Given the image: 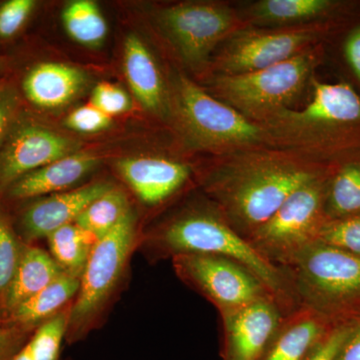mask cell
I'll return each mask as SVG.
<instances>
[{
    "label": "cell",
    "instance_id": "obj_1",
    "mask_svg": "<svg viewBox=\"0 0 360 360\" xmlns=\"http://www.w3.org/2000/svg\"><path fill=\"white\" fill-rule=\"evenodd\" d=\"M324 174L290 151L252 148L224 158L205 175L203 187L225 221L246 239L295 189Z\"/></svg>",
    "mask_w": 360,
    "mask_h": 360
},
{
    "label": "cell",
    "instance_id": "obj_2",
    "mask_svg": "<svg viewBox=\"0 0 360 360\" xmlns=\"http://www.w3.org/2000/svg\"><path fill=\"white\" fill-rule=\"evenodd\" d=\"M149 246L167 257L213 255L231 258L257 277L284 316L300 307L283 270L264 259L215 207L175 217L153 234Z\"/></svg>",
    "mask_w": 360,
    "mask_h": 360
},
{
    "label": "cell",
    "instance_id": "obj_3",
    "mask_svg": "<svg viewBox=\"0 0 360 360\" xmlns=\"http://www.w3.org/2000/svg\"><path fill=\"white\" fill-rule=\"evenodd\" d=\"M297 305L330 328L360 321V257L317 241L283 269Z\"/></svg>",
    "mask_w": 360,
    "mask_h": 360
},
{
    "label": "cell",
    "instance_id": "obj_4",
    "mask_svg": "<svg viewBox=\"0 0 360 360\" xmlns=\"http://www.w3.org/2000/svg\"><path fill=\"white\" fill-rule=\"evenodd\" d=\"M172 108L194 148L225 155L270 146L265 130L184 75L175 79Z\"/></svg>",
    "mask_w": 360,
    "mask_h": 360
},
{
    "label": "cell",
    "instance_id": "obj_5",
    "mask_svg": "<svg viewBox=\"0 0 360 360\" xmlns=\"http://www.w3.org/2000/svg\"><path fill=\"white\" fill-rule=\"evenodd\" d=\"M311 101L302 110L285 108L259 123L270 146L304 158L315 153L336 132L360 123V96L349 84L314 79Z\"/></svg>",
    "mask_w": 360,
    "mask_h": 360
},
{
    "label": "cell",
    "instance_id": "obj_6",
    "mask_svg": "<svg viewBox=\"0 0 360 360\" xmlns=\"http://www.w3.org/2000/svg\"><path fill=\"white\" fill-rule=\"evenodd\" d=\"M312 47L276 65L240 75H217L212 89L214 97L251 122L269 120L302 94L316 65Z\"/></svg>",
    "mask_w": 360,
    "mask_h": 360
},
{
    "label": "cell",
    "instance_id": "obj_7",
    "mask_svg": "<svg viewBox=\"0 0 360 360\" xmlns=\"http://www.w3.org/2000/svg\"><path fill=\"white\" fill-rule=\"evenodd\" d=\"M326 174L295 189L276 212L246 238L264 259L278 269L319 241L328 221L326 212Z\"/></svg>",
    "mask_w": 360,
    "mask_h": 360
},
{
    "label": "cell",
    "instance_id": "obj_8",
    "mask_svg": "<svg viewBox=\"0 0 360 360\" xmlns=\"http://www.w3.org/2000/svg\"><path fill=\"white\" fill-rule=\"evenodd\" d=\"M136 239L137 219L131 210L112 231L97 240L70 309L66 335L70 342L87 333L103 311L124 274Z\"/></svg>",
    "mask_w": 360,
    "mask_h": 360
},
{
    "label": "cell",
    "instance_id": "obj_9",
    "mask_svg": "<svg viewBox=\"0 0 360 360\" xmlns=\"http://www.w3.org/2000/svg\"><path fill=\"white\" fill-rule=\"evenodd\" d=\"M161 30L182 59L193 68L205 65L217 45L246 23L231 7L215 2H186L158 13Z\"/></svg>",
    "mask_w": 360,
    "mask_h": 360
},
{
    "label": "cell",
    "instance_id": "obj_10",
    "mask_svg": "<svg viewBox=\"0 0 360 360\" xmlns=\"http://www.w3.org/2000/svg\"><path fill=\"white\" fill-rule=\"evenodd\" d=\"M319 35L314 23L270 30L245 26L225 40L217 70L224 75L264 70L307 51Z\"/></svg>",
    "mask_w": 360,
    "mask_h": 360
},
{
    "label": "cell",
    "instance_id": "obj_11",
    "mask_svg": "<svg viewBox=\"0 0 360 360\" xmlns=\"http://www.w3.org/2000/svg\"><path fill=\"white\" fill-rule=\"evenodd\" d=\"M172 258L179 278L205 296L221 316L270 297L257 277L231 258L213 255H179Z\"/></svg>",
    "mask_w": 360,
    "mask_h": 360
},
{
    "label": "cell",
    "instance_id": "obj_12",
    "mask_svg": "<svg viewBox=\"0 0 360 360\" xmlns=\"http://www.w3.org/2000/svg\"><path fill=\"white\" fill-rule=\"evenodd\" d=\"M77 142L53 131L23 110L0 146V196L20 177L77 153Z\"/></svg>",
    "mask_w": 360,
    "mask_h": 360
},
{
    "label": "cell",
    "instance_id": "obj_13",
    "mask_svg": "<svg viewBox=\"0 0 360 360\" xmlns=\"http://www.w3.org/2000/svg\"><path fill=\"white\" fill-rule=\"evenodd\" d=\"M13 79L23 108L27 105L40 111L58 110L72 103L89 82V77L80 68L45 60L22 66L18 78Z\"/></svg>",
    "mask_w": 360,
    "mask_h": 360
},
{
    "label": "cell",
    "instance_id": "obj_14",
    "mask_svg": "<svg viewBox=\"0 0 360 360\" xmlns=\"http://www.w3.org/2000/svg\"><path fill=\"white\" fill-rule=\"evenodd\" d=\"M112 187L110 182L97 181L35 200L18 217V236L26 243L49 238L60 227L75 222L92 201Z\"/></svg>",
    "mask_w": 360,
    "mask_h": 360
},
{
    "label": "cell",
    "instance_id": "obj_15",
    "mask_svg": "<svg viewBox=\"0 0 360 360\" xmlns=\"http://www.w3.org/2000/svg\"><path fill=\"white\" fill-rule=\"evenodd\" d=\"M284 317L270 297L224 315L226 360H262Z\"/></svg>",
    "mask_w": 360,
    "mask_h": 360
},
{
    "label": "cell",
    "instance_id": "obj_16",
    "mask_svg": "<svg viewBox=\"0 0 360 360\" xmlns=\"http://www.w3.org/2000/svg\"><path fill=\"white\" fill-rule=\"evenodd\" d=\"M116 167L137 198L149 206L172 198L191 175L186 163L153 156L122 158L116 162Z\"/></svg>",
    "mask_w": 360,
    "mask_h": 360
},
{
    "label": "cell",
    "instance_id": "obj_17",
    "mask_svg": "<svg viewBox=\"0 0 360 360\" xmlns=\"http://www.w3.org/2000/svg\"><path fill=\"white\" fill-rule=\"evenodd\" d=\"M99 163L101 158L91 153H71L20 177L7 189L4 198L21 201L63 193L77 186Z\"/></svg>",
    "mask_w": 360,
    "mask_h": 360
},
{
    "label": "cell",
    "instance_id": "obj_18",
    "mask_svg": "<svg viewBox=\"0 0 360 360\" xmlns=\"http://www.w3.org/2000/svg\"><path fill=\"white\" fill-rule=\"evenodd\" d=\"M123 70L139 103L150 112L163 115L169 108L165 82L155 58L136 34L125 39Z\"/></svg>",
    "mask_w": 360,
    "mask_h": 360
},
{
    "label": "cell",
    "instance_id": "obj_19",
    "mask_svg": "<svg viewBox=\"0 0 360 360\" xmlns=\"http://www.w3.org/2000/svg\"><path fill=\"white\" fill-rule=\"evenodd\" d=\"M330 328L314 312L298 307L284 317L262 360H304Z\"/></svg>",
    "mask_w": 360,
    "mask_h": 360
},
{
    "label": "cell",
    "instance_id": "obj_20",
    "mask_svg": "<svg viewBox=\"0 0 360 360\" xmlns=\"http://www.w3.org/2000/svg\"><path fill=\"white\" fill-rule=\"evenodd\" d=\"M65 274L51 255L41 248L25 246L8 288L1 298L11 314Z\"/></svg>",
    "mask_w": 360,
    "mask_h": 360
},
{
    "label": "cell",
    "instance_id": "obj_21",
    "mask_svg": "<svg viewBox=\"0 0 360 360\" xmlns=\"http://www.w3.org/2000/svg\"><path fill=\"white\" fill-rule=\"evenodd\" d=\"M333 7L328 0H260L246 11L248 22L290 27L309 25Z\"/></svg>",
    "mask_w": 360,
    "mask_h": 360
},
{
    "label": "cell",
    "instance_id": "obj_22",
    "mask_svg": "<svg viewBox=\"0 0 360 360\" xmlns=\"http://www.w3.org/2000/svg\"><path fill=\"white\" fill-rule=\"evenodd\" d=\"M79 288L80 278L65 272L44 290L13 310V321L22 326H40L63 311V307L77 297Z\"/></svg>",
    "mask_w": 360,
    "mask_h": 360
},
{
    "label": "cell",
    "instance_id": "obj_23",
    "mask_svg": "<svg viewBox=\"0 0 360 360\" xmlns=\"http://www.w3.org/2000/svg\"><path fill=\"white\" fill-rule=\"evenodd\" d=\"M51 257L65 274L82 278L97 239L77 224H70L47 238Z\"/></svg>",
    "mask_w": 360,
    "mask_h": 360
},
{
    "label": "cell",
    "instance_id": "obj_24",
    "mask_svg": "<svg viewBox=\"0 0 360 360\" xmlns=\"http://www.w3.org/2000/svg\"><path fill=\"white\" fill-rule=\"evenodd\" d=\"M61 20L70 39L84 46L96 49L108 37V22L91 0L70 1L63 9Z\"/></svg>",
    "mask_w": 360,
    "mask_h": 360
},
{
    "label": "cell",
    "instance_id": "obj_25",
    "mask_svg": "<svg viewBox=\"0 0 360 360\" xmlns=\"http://www.w3.org/2000/svg\"><path fill=\"white\" fill-rule=\"evenodd\" d=\"M326 212L328 220L360 214V162L343 165L328 179Z\"/></svg>",
    "mask_w": 360,
    "mask_h": 360
},
{
    "label": "cell",
    "instance_id": "obj_26",
    "mask_svg": "<svg viewBox=\"0 0 360 360\" xmlns=\"http://www.w3.org/2000/svg\"><path fill=\"white\" fill-rule=\"evenodd\" d=\"M130 210L131 207L127 193L113 186L108 193L92 201L75 224L99 239L112 231Z\"/></svg>",
    "mask_w": 360,
    "mask_h": 360
},
{
    "label": "cell",
    "instance_id": "obj_27",
    "mask_svg": "<svg viewBox=\"0 0 360 360\" xmlns=\"http://www.w3.org/2000/svg\"><path fill=\"white\" fill-rule=\"evenodd\" d=\"M70 310H63L37 328L27 347L33 360H58L63 338L68 335Z\"/></svg>",
    "mask_w": 360,
    "mask_h": 360
},
{
    "label": "cell",
    "instance_id": "obj_28",
    "mask_svg": "<svg viewBox=\"0 0 360 360\" xmlns=\"http://www.w3.org/2000/svg\"><path fill=\"white\" fill-rule=\"evenodd\" d=\"M25 246L0 205V298L8 288Z\"/></svg>",
    "mask_w": 360,
    "mask_h": 360
},
{
    "label": "cell",
    "instance_id": "obj_29",
    "mask_svg": "<svg viewBox=\"0 0 360 360\" xmlns=\"http://www.w3.org/2000/svg\"><path fill=\"white\" fill-rule=\"evenodd\" d=\"M35 0L0 2V44H11L22 34L37 11Z\"/></svg>",
    "mask_w": 360,
    "mask_h": 360
},
{
    "label": "cell",
    "instance_id": "obj_30",
    "mask_svg": "<svg viewBox=\"0 0 360 360\" xmlns=\"http://www.w3.org/2000/svg\"><path fill=\"white\" fill-rule=\"evenodd\" d=\"M319 241L360 257V214L328 220L322 229Z\"/></svg>",
    "mask_w": 360,
    "mask_h": 360
},
{
    "label": "cell",
    "instance_id": "obj_31",
    "mask_svg": "<svg viewBox=\"0 0 360 360\" xmlns=\"http://www.w3.org/2000/svg\"><path fill=\"white\" fill-rule=\"evenodd\" d=\"M22 111V101L11 75L0 78V146Z\"/></svg>",
    "mask_w": 360,
    "mask_h": 360
},
{
    "label": "cell",
    "instance_id": "obj_32",
    "mask_svg": "<svg viewBox=\"0 0 360 360\" xmlns=\"http://www.w3.org/2000/svg\"><path fill=\"white\" fill-rule=\"evenodd\" d=\"M112 120L94 104H84L66 116L65 125L78 134H92L103 131L110 127Z\"/></svg>",
    "mask_w": 360,
    "mask_h": 360
},
{
    "label": "cell",
    "instance_id": "obj_33",
    "mask_svg": "<svg viewBox=\"0 0 360 360\" xmlns=\"http://www.w3.org/2000/svg\"><path fill=\"white\" fill-rule=\"evenodd\" d=\"M90 103L110 117L127 112L131 108V99L127 92L110 82H101L94 87Z\"/></svg>",
    "mask_w": 360,
    "mask_h": 360
},
{
    "label": "cell",
    "instance_id": "obj_34",
    "mask_svg": "<svg viewBox=\"0 0 360 360\" xmlns=\"http://www.w3.org/2000/svg\"><path fill=\"white\" fill-rule=\"evenodd\" d=\"M350 326L331 328L304 360H335L341 347L347 340Z\"/></svg>",
    "mask_w": 360,
    "mask_h": 360
},
{
    "label": "cell",
    "instance_id": "obj_35",
    "mask_svg": "<svg viewBox=\"0 0 360 360\" xmlns=\"http://www.w3.org/2000/svg\"><path fill=\"white\" fill-rule=\"evenodd\" d=\"M335 360H360V321L350 324L347 340Z\"/></svg>",
    "mask_w": 360,
    "mask_h": 360
},
{
    "label": "cell",
    "instance_id": "obj_36",
    "mask_svg": "<svg viewBox=\"0 0 360 360\" xmlns=\"http://www.w3.org/2000/svg\"><path fill=\"white\" fill-rule=\"evenodd\" d=\"M345 53L348 63L360 79V26L348 35Z\"/></svg>",
    "mask_w": 360,
    "mask_h": 360
},
{
    "label": "cell",
    "instance_id": "obj_37",
    "mask_svg": "<svg viewBox=\"0 0 360 360\" xmlns=\"http://www.w3.org/2000/svg\"><path fill=\"white\" fill-rule=\"evenodd\" d=\"M13 347L11 335L0 326V360H4L8 356Z\"/></svg>",
    "mask_w": 360,
    "mask_h": 360
},
{
    "label": "cell",
    "instance_id": "obj_38",
    "mask_svg": "<svg viewBox=\"0 0 360 360\" xmlns=\"http://www.w3.org/2000/svg\"><path fill=\"white\" fill-rule=\"evenodd\" d=\"M11 75V58L0 53V78L9 77Z\"/></svg>",
    "mask_w": 360,
    "mask_h": 360
},
{
    "label": "cell",
    "instance_id": "obj_39",
    "mask_svg": "<svg viewBox=\"0 0 360 360\" xmlns=\"http://www.w3.org/2000/svg\"><path fill=\"white\" fill-rule=\"evenodd\" d=\"M11 360H33L27 345H25L18 354L14 355L13 359Z\"/></svg>",
    "mask_w": 360,
    "mask_h": 360
}]
</instances>
